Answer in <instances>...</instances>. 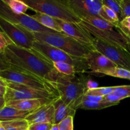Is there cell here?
<instances>
[{
	"label": "cell",
	"mask_w": 130,
	"mask_h": 130,
	"mask_svg": "<svg viewBox=\"0 0 130 130\" xmlns=\"http://www.w3.org/2000/svg\"><path fill=\"white\" fill-rule=\"evenodd\" d=\"M1 55L13 71L29 73L53 86L63 76L55 69L52 62L34 49H24L11 44L1 53Z\"/></svg>",
	"instance_id": "cell-1"
},
{
	"label": "cell",
	"mask_w": 130,
	"mask_h": 130,
	"mask_svg": "<svg viewBox=\"0 0 130 130\" xmlns=\"http://www.w3.org/2000/svg\"><path fill=\"white\" fill-rule=\"evenodd\" d=\"M80 26L93 37L112 46L128 50V39L114 24L99 18L86 17L81 19Z\"/></svg>",
	"instance_id": "cell-2"
},
{
	"label": "cell",
	"mask_w": 130,
	"mask_h": 130,
	"mask_svg": "<svg viewBox=\"0 0 130 130\" xmlns=\"http://www.w3.org/2000/svg\"><path fill=\"white\" fill-rule=\"evenodd\" d=\"M36 39L56 47L71 55L85 58L91 52L96 50L93 46L85 44L64 33L33 32Z\"/></svg>",
	"instance_id": "cell-3"
},
{
	"label": "cell",
	"mask_w": 130,
	"mask_h": 130,
	"mask_svg": "<svg viewBox=\"0 0 130 130\" xmlns=\"http://www.w3.org/2000/svg\"><path fill=\"white\" fill-rule=\"evenodd\" d=\"M29 8L55 19L79 24L82 20L65 3L64 0H24Z\"/></svg>",
	"instance_id": "cell-4"
},
{
	"label": "cell",
	"mask_w": 130,
	"mask_h": 130,
	"mask_svg": "<svg viewBox=\"0 0 130 130\" xmlns=\"http://www.w3.org/2000/svg\"><path fill=\"white\" fill-rule=\"evenodd\" d=\"M88 81L83 77L63 75L54 86L62 102L66 105L72 107L75 101L85 95L88 90Z\"/></svg>",
	"instance_id": "cell-5"
},
{
	"label": "cell",
	"mask_w": 130,
	"mask_h": 130,
	"mask_svg": "<svg viewBox=\"0 0 130 130\" xmlns=\"http://www.w3.org/2000/svg\"><path fill=\"white\" fill-rule=\"evenodd\" d=\"M32 49L44 56L52 63L65 62L72 65L76 68L77 73L86 72L89 70L86 58L74 57L56 47L41 41L36 40L34 42Z\"/></svg>",
	"instance_id": "cell-6"
},
{
	"label": "cell",
	"mask_w": 130,
	"mask_h": 130,
	"mask_svg": "<svg viewBox=\"0 0 130 130\" xmlns=\"http://www.w3.org/2000/svg\"><path fill=\"white\" fill-rule=\"evenodd\" d=\"M0 77L6 82L15 83L37 90L49 91L59 96L57 89L52 83L29 73L13 70H6L0 72Z\"/></svg>",
	"instance_id": "cell-7"
},
{
	"label": "cell",
	"mask_w": 130,
	"mask_h": 130,
	"mask_svg": "<svg viewBox=\"0 0 130 130\" xmlns=\"http://www.w3.org/2000/svg\"><path fill=\"white\" fill-rule=\"evenodd\" d=\"M60 96L53 93L39 90L12 82H6V90L4 99L8 102L15 100L30 99H56Z\"/></svg>",
	"instance_id": "cell-8"
},
{
	"label": "cell",
	"mask_w": 130,
	"mask_h": 130,
	"mask_svg": "<svg viewBox=\"0 0 130 130\" xmlns=\"http://www.w3.org/2000/svg\"><path fill=\"white\" fill-rule=\"evenodd\" d=\"M0 30L9 37L14 44L24 49H32L36 39L32 32L22 26L13 24L0 16Z\"/></svg>",
	"instance_id": "cell-9"
},
{
	"label": "cell",
	"mask_w": 130,
	"mask_h": 130,
	"mask_svg": "<svg viewBox=\"0 0 130 130\" xmlns=\"http://www.w3.org/2000/svg\"><path fill=\"white\" fill-rule=\"evenodd\" d=\"M0 16L13 24L24 27L32 32L60 33L43 26L30 15L26 13H15L3 0H0Z\"/></svg>",
	"instance_id": "cell-10"
},
{
	"label": "cell",
	"mask_w": 130,
	"mask_h": 130,
	"mask_svg": "<svg viewBox=\"0 0 130 130\" xmlns=\"http://www.w3.org/2000/svg\"><path fill=\"white\" fill-rule=\"evenodd\" d=\"M81 19L86 17L99 18L109 22V18L103 10L102 0H64Z\"/></svg>",
	"instance_id": "cell-11"
},
{
	"label": "cell",
	"mask_w": 130,
	"mask_h": 130,
	"mask_svg": "<svg viewBox=\"0 0 130 130\" xmlns=\"http://www.w3.org/2000/svg\"><path fill=\"white\" fill-rule=\"evenodd\" d=\"M95 50L115 63L118 67L130 71V52L128 50L112 46L100 39L95 38Z\"/></svg>",
	"instance_id": "cell-12"
},
{
	"label": "cell",
	"mask_w": 130,
	"mask_h": 130,
	"mask_svg": "<svg viewBox=\"0 0 130 130\" xmlns=\"http://www.w3.org/2000/svg\"><path fill=\"white\" fill-rule=\"evenodd\" d=\"M57 22L65 34L81 43L93 46L95 38L80 26L79 24L67 22L58 19H57Z\"/></svg>",
	"instance_id": "cell-13"
},
{
	"label": "cell",
	"mask_w": 130,
	"mask_h": 130,
	"mask_svg": "<svg viewBox=\"0 0 130 130\" xmlns=\"http://www.w3.org/2000/svg\"><path fill=\"white\" fill-rule=\"evenodd\" d=\"M85 58L89 70H91V72L95 74H98L104 70L118 67L105 55L96 50L90 52Z\"/></svg>",
	"instance_id": "cell-14"
},
{
	"label": "cell",
	"mask_w": 130,
	"mask_h": 130,
	"mask_svg": "<svg viewBox=\"0 0 130 130\" xmlns=\"http://www.w3.org/2000/svg\"><path fill=\"white\" fill-rule=\"evenodd\" d=\"M54 102V101H53ZM53 102L46 104L30 113L26 118L29 125L34 123H52L55 113V107Z\"/></svg>",
	"instance_id": "cell-15"
},
{
	"label": "cell",
	"mask_w": 130,
	"mask_h": 130,
	"mask_svg": "<svg viewBox=\"0 0 130 130\" xmlns=\"http://www.w3.org/2000/svg\"><path fill=\"white\" fill-rule=\"evenodd\" d=\"M56 99H30L15 100L6 102L5 105L22 111L32 112L41 107L53 102Z\"/></svg>",
	"instance_id": "cell-16"
},
{
	"label": "cell",
	"mask_w": 130,
	"mask_h": 130,
	"mask_svg": "<svg viewBox=\"0 0 130 130\" xmlns=\"http://www.w3.org/2000/svg\"><path fill=\"white\" fill-rule=\"evenodd\" d=\"M55 113L52 124H58L61 121L69 116L74 117L76 110L71 106L66 105L60 98H58L53 102Z\"/></svg>",
	"instance_id": "cell-17"
},
{
	"label": "cell",
	"mask_w": 130,
	"mask_h": 130,
	"mask_svg": "<svg viewBox=\"0 0 130 130\" xmlns=\"http://www.w3.org/2000/svg\"><path fill=\"white\" fill-rule=\"evenodd\" d=\"M30 113V112L22 111L5 105L0 110V121L6 122L25 119Z\"/></svg>",
	"instance_id": "cell-18"
},
{
	"label": "cell",
	"mask_w": 130,
	"mask_h": 130,
	"mask_svg": "<svg viewBox=\"0 0 130 130\" xmlns=\"http://www.w3.org/2000/svg\"><path fill=\"white\" fill-rule=\"evenodd\" d=\"M30 16L43 26L55 30V31L63 33L60 25H58V22H57V19H55V18L39 12H36L35 14L30 15Z\"/></svg>",
	"instance_id": "cell-19"
},
{
	"label": "cell",
	"mask_w": 130,
	"mask_h": 130,
	"mask_svg": "<svg viewBox=\"0 0 130 130\" xmlns=\"http://www.w3.org/2000/svg\"><path fill=\"white\" fill-rule=\"evenodd\" d=\"M117 105L115 104L107 102H85L76 107L77 109H84V110H101V109L108 108Z\"/></svg>",
	"instance_id": "cell-20"
},
{
	"label": "cell",
	"mask_w": 130,
	"mask_h": 130,
	"mask_svg": "<svg viewBox=\"0 0 130 130\" xmlns=\"http://www.w3.org/2000/svg\"><path fill=\"white\" fill-rule=\"evenodd\" d=\"M98 74L100 75H106L112 77L130 80V71L118 67L104 70L99 72Z\"/></svg>",
	"instance_id": "cell-21"
},
{
	"label": "cell",
	"mask_w": 130,
	"mask_h": 130,
	"mask_svg": "<svg viewBox=\"0 0 130 130\" xmlns=\"http://www.w3.org/2000/svg\"><path fill=\"white\" fill-rule=\"evenodd\" d=\"M55 69L59 73L67 76H74L77 73L76 68L72 65L65 62H53Z\"/></svg>",
	"instance_id": "cell-22"
},
{
	"label": "cell",
	"mask_w": 130,
	"mask_h": 130,
	"mask_svg": "<svg viewBox=\"0 0 130 130\" xmlns=\"http://www.w3.org/2000/svg\"><path fill=\"white\" fill-rule=\"evenodd\" d=\"M6 130H29V124L25 119L1 122Z\"/></svg>",
	"instance_id": "cell-23"
},
{
	"label": "cell",
	"mask_w": 130,
	"mask_h": 130,
	"mask_svg": "<svg viewBox=\"0 0 130 130\" xmlns=\"http://www.w3.org/2000/svg\"><path fill=\"white\" fill-rule=\"evenodd\" d=\"M10 10L15 13H25L29 7L23 1L20 0H3Z\"/></svg>",
	"instance_id": "cell-24"
},
{
	"label": "cell",
	"mask_w": 130,
	"mask_h": 130,
	"mask_svg": "<svg viewBox=\"0 0 130 130\" xmlns=\"http://www.w3.org/2000/svg\"><path fill=\"white\" fill-rule=\"evenodd\" d=\"M114 90V86H109V87H100L96 88L93 89H90L87 90L86 92V95H93V96H104L109 95L110 93H112Z\"/></svg>",
	"instance_id": "cell-25"
},
{
	"label": "cell",
	"mask_w": 130,
	"mask_h": 130,
	"mask_svg": "<svg viewBox=\"0 0 130 130\" xmlns=\"http://www.w3.org/2000/svg\"><path fill=\"white\" fill-rule=\"evenodd\" d=\"M102 3L104 6L109 8L110 10L116 13L121 22V21L123 20V18H122L121 8L119 1H114V0H102Z\"/></svg>",
	"instance_id": "cell-26"
},
{
	"label": "cell",
	"mask_w": 130,
	"mask_h": 130,
	"mask_svg": "<svg viewBox=\"0 0 130 130\" xmlns=\"http://www.w3.org/2000/svg\"><path fill=\"white\" fill-rule=\"evenodd\" d=\"M113 93L122 99L130 97V85H122L114 86Z\"/></svg>",
	"instance_id": "cell-27"
},
{
	"label": "cell",
	"mask_w": 130,
	"mask_h": 130,
	"mask_svg": "<svg viewBox=\"0 0 130 130\" xmlns=\"http://www.w3.org/2000/svg\"><path fill=\"white\" fill-rule=\"evenodd\" d=\"M14 44L9 37L4 32L0 30V53H3L8 46Z\"/></svg>",
	"instance_id": "cell-28"
},
{
	"label": "cell",
	"mask_w": 130,
	"mask_h": 130,
	"mask_svg": "<svg viewBox=\"0 0 130 130\" xmlns=\"http://www.w3.org/2000/svg\"><path fill=\"white\" fill-rule=\"evenodd\" d=\"M59 130H74V117L69 116L58 124Z\"/></svg>",
	"instance_id": "cell-29"
},
{
	"label": "cell",
	"mask_w": 130,
	"mask_h": 130,
	"mask_svg": "<svg viewBox=\"0 0 130 130\" xmlns=\"http://www.w3.org/2000/svg\"><path fill=\"white\" fill-rule=\"evenodd\" d=\"M122 11L123 20L130 17V0H118Z\"/></svg>",
	"instance_id": "cell-30"
},
{
	"label": "cell",
	"mask_w": 130,
	"mask_h": 130,
	"mask_svg": "<svg viewBox=\"0 0 130 130\" xmlns=\"http://www.w3.org/2000/svg\"><path fill=\"white\" fill-rule=\"evenodd\" d=\"M52 123H34L29 125V130H50Z\"/></svg>",
	"instance_id": "cell-31"
},
{
	"label": "cell",
	"mask_w": 130,
	"mask_h": 130,
	"mask_svg": "<svg viewBox=\"0 0 130 130\" xmlns=\"http://www.w3.org/2000/svg\"><path fill=\"white\" fill-rule=\"evenodd\" d=\"M122 100L123 99L117 96L116 95L114 94L113 93L103 98V102H107L112 103V104H115L116 105H118Z\"/></svg>",
	"instance_id": "cell-32"
},
{
	"label": "cell",
	"mask_w": 130,
	"mask_h": 130,
	"mask_svg": "<svg viewBox=\"0 0 130 130\" xmlns=\"http://www.w3.org/2000/svg\"><path fill=\"white\" fill-rule=\"evenodd\" d=\"M6 70H13L12 67L4 60L1 55V53H0V72L6 71Z\"/></svg>",
	"instance_id": "cell-33"
},
{
	"label": "cell",
	"mask_w": 130,
	"mask_h": 130,
	"mask_svg": "<svg viewBox=\"0 0 130 130\" xmlns=\"http://www.w3.org/2000/svg\"><path fill=\"white\" fill-rule=\"evenodd\" d=\"M118 29L128 38V39H130V26H121V25H119Z\"/></svg>",
	"instance_id": "cell-34"
},
{
	"label": "cell",
	"mask_w": 130,
	"mask_h": 130,
	"mask_svg": "<svg viewBox=\"0 0 130 130\" xmlns=\"http://www.w3.org/2000/svg\"><path fill=\"white\" fill-rule=\"evenodd\" d=\"M6 90V81L0 77V93L3 94L5 96Z\"/></svg>",
	"instance_id": "cell-35"
},
{
	"label": "cell",
	"mask_w": 130,
	"mask_h": 130,
	"mask_svg": "<svg viewBox=\"0 0 130 130\" xmlns=\"http://www.w3.org/2000/svg\"><path fill=\"white\" fill-rule=\"evenodd\" d=\"M120 25L121 26H130V17L125 18L121 21Z\"/></svg>",
	"instance_id": "cell-36"
},
{
	"label": "cell",
	"mask_w": 130,
	"mask_h": 130,
	"mask_svg": "<svg viewBox=\"0 0 130 130\" xmlns=\"http://www.w3.org/2000/svg\"><path fill=\"white\" fill-rule=\"evenodd\" d=\"M6 105V102L4 98H0V110Z\"/></svg>",
	"instance_id": "cell-37"
},
{
	"label": "cell",
	"mask_w": 130,
	"mask_h": 130,
	"mask_svg": "<svg viewBox=\"0 0 130 130\" xmlns=\"http://www.w3.org/2000/svg\"><path fill=\"white\" fill-rule=\"evenodd\" d=\"M50 130H59L58 124H53Z\"/></svg>",
	"instance_id": "cell-38"
},
{
	"label": "cell",
	"mask_w": 130,
	"mask_h": 130,
	"mask_svg": "<svg viewBox=\"0 0 130 130\" xmlns=\"http://www.w3.org/2000/svg\"><path fill=\"white\" fill-rule=\"evenodd\" d=\"M0 130H6L5 128L3 127V126L2 125V124H1V121H0Z\"/></svg>",
	"instance_id": "cell-39"
},
{
	"label": "cell",
	"mask_w": 130,
	"mask_h": 130,
	"mask_svg": "<svg viewBox=\"0 0 130 130\" xmlns=\"http://www.w3.org/2000/svg\"><path fill=\"white\" fill-rule=\"evenodd\" d=\"M128 50L130 52V39H128Z\"/></svg>",
	"instance_id": "cell-40"
},
{
	"label": "cell",
	"mask_w": 130,
	"mask_h": 130,
	"mask_svg": "<svg viewBox=\"0 0 130 130\" xmlns=\"http://www.w3.org/2000/svg\"><path fill=\"white\" fill-rule=\"evenodd\" d=\"M0 98H4V95L0 93Z\"/></svg>",
	"instance_id": "cell-41"
}]
</instances>
